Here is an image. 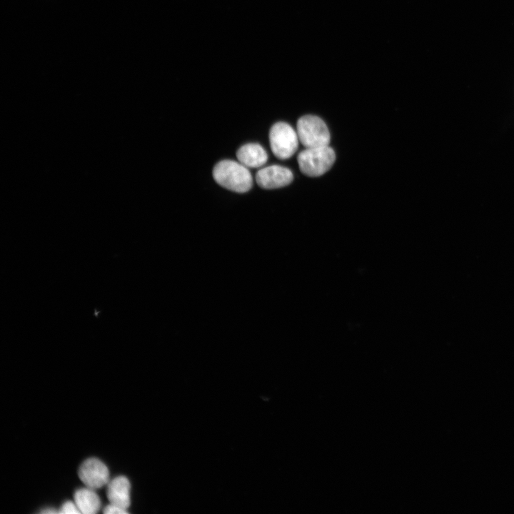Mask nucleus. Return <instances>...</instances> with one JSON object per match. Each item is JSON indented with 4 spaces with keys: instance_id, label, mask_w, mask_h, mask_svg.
Returning <instances> with one entry per match:
<instances>
[{
    "instance_id": "0eeeda50",
    "label": "nucleus",
    "mask_w": 514,
    "mask_h": 514,
    "mask_svg": "<svg viewBox=\"0 0 514 514\" xmlns=\"http://www.w3.org/2000/svg\"><path fill=\"white\" fill-rule=\"evenodd\" d=\"M130 483L124 475H119L107 483L106 496L110 503L126 510L131 503Z\"/></svg>"
},
{
    "instance_id": "39448f33",
    "label": "nucleus",
    "mask_w": 514,
    "mask_h": 514,
    "mask_svg": "<svg viewBox=\"0 0 514 514\" xmlns=\"http://www.w3.org/2000/svg\"><path fill=\"white\" fill-rule=\"evenodd\" d=\"M79 477L86 487L96 490L109 482V471L102 461L91 458L80 465Z\"/></svg>"
},
{
    "instance_id": "f257e3e1",
    "label": "nucleus",
    "mask_w": 514,
    "mask_h": 514,
    "mask_svg": "<svg viewBox=\"0 0 514 514\" xmlns=\"http://www.w3.org/2000/svg\"><path fill=\"white\" fill-rule=\"evenodd\" d=\"M214 180L225 188L237 192L248 191L253 186V177L247 167L233 160H223L213 169Z\"/></svg>"
},
{
    "instance_id": "1a4fd4ad",
    "label": "nucleus",
    "mask_w": 514,
    "mask_h": 514,
    "mask_svg": "<svg viewBox=\"0 0 514 514\" xmlns=\"http://www.w3.org/2000/svg\"><path fill=\"white\" fill-rule=\"evenodd\" d=\"M74 502L81 513L95 514L101 508V500L94 489L86 487L74 493Z\"/></svg>"
},
{
    "instance_id": "7ed1b4c3",
    "label": "nucleus",
    "mask_w": 514,
    "mask_h": 514,
    "mask_svg": "<svg viewBox=\"0 0 514 514\" xmlns=\"http://www.w3.org/2000/svg\"><path fill=\"white\" fill-rule=\"evenodd\" d=\"M297 134L299 141L306 148L328 146L329 130L324 121L318 116L306 115L297 121Z\"/></svg>"
},
{
    "instance_id": "6e6552de",
    "label": "nucleus",
    "mask_w": 514,
    "mask_h": 514,
    "mask_svg": "<svg viewBox=\"0 0 514 514\" xmlns=\"http://www.w3.org/2000/svg\"><path fill=\"white\" fill-rule=\"evenodd\" d=\"M236 157L241 164L247 168H258L268 160L266 150L258 143H246L238 148Z\"/></svg>"
},
{
    "instance_id": "423d86ee",
    "label": "nucleus",
    "mask_w": 514,
    "mask_h": 514,
    "mask_svg": "<svg viewBox=\"0 0 514 514\" xmlns=\"http://www.w3.org/2000/svg\"><path fill=\"white\" fill-rule=\"evenodd\" d=\"M293 179L292 171L284 166L271 165L264 167L256 173L258 185L265 189H273L290 184Z\"/></svg>"
},
{
    "instance_id": "20e7f679",
    "label": "nucleus",
    "mask_w": 514,
    "mask_h": 514,
    "mask_svg": "<svg viewBox=\"0 0 514 514\" xmlns=\"http://www.w3.org/2000/svg\"><path fill=\"white\" fill-rule=\"evenodd\" d=\"M269 141L273 153L284 160L296 153L299 139L291 126L285 122H277L270 129Z\"/></svg>"
},
{
    "instance_id": "f8f14e48",
    "label": "nucleus",
    "mask_w": 514,
    "mask_h": 514,
    "mask_svg": "<svg viewBox=\"0 0 514 514\" xmlns=\"http://www.w3.org/2000/svg\"><path fill=\"white\" fill-rule=\"evenodd\" d=\"M41 513L44 514H54L59 513V511L52 508H47L40 511Z\"/></svg>"
},
{
    "instance_id": "9d476101",
    "label": "nucleus",
    "mask_w": 514,
    "mask_h": 514,
    "mask_svg": "<svg viewBox=\"0 0 514 514\" xmlns=\"http://www.w3.org/2000/svg\"><path fill=\"white\" fill-rule=\"evenodd\" d=\"M59 513H74V514H79L81 513L79 510L78 509L75 502L72 501H66L65 502L61 507Z\"/></svg>"
},
{
    "instance_id": "f03ea898",
    "label": "nucleus",
    "mask_w": 514,
    "mask_h": 514,
    "mask_svg": "<svg viewBox=\"0 0 514 514\" xmlns=\"http://www.w3.org/2000/svg\"><path fill=\"white\" fill-rule=\"evenodd\" d=\"M335 160V152L329 146L306 148L297 157L301 171L311 177L324 174L332 167Z\"/></svg>"
},
{
    "instance_id": "9b49d317",
    "label": "nucleus",
    "mask_w": 514,
    "mask_h": 514,
    "mask_svg": "<svg viewBox=\"0 0 514 514\" xmlns=\"http://www.w3.org/2000/svg\"><path fill=\"white\" fill-rule=\"evenodd\" d=\"M104 513L105 514H125L128 513L127 510L125 509H123L116 505H114L112 503H109L107 505L104 510Z\"/></svg>"
}]
</instances>
